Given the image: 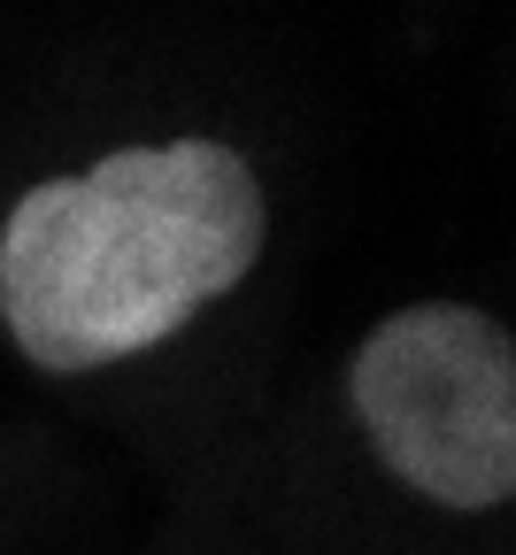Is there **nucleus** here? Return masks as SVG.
<instances>
[{"mask_svg":"<svg viewBox=\"0 0 516 555\" xmlns=\"http://www.w3.org/2000/svg\"><path fill=\"white\" fill-rule=\"evenodd\" d=\"M270 240V201L224 139L116 147L39 178L0 217V324L24 363L78 378L178 339Z\"/></svg>","mask_w":516,"mask_h":555,"instance_id":"nucleus-1","label":"nucleus"},{"mask_svg":"<svg viewBox=\"0 0 516 555\" xmlns=\"http://www.w3.org/2000/svg\"><path fill=\"white\" fill-rule=\"evenodd\" d=\"M354 425L409 494L439 509L516 502V332L470 301H416L362 332Z\"/></svg>","mask_w":516,"mask_h":555,"instance_id":"nucleus-2","label":"nucleus"}]
</instances>
